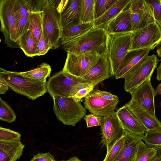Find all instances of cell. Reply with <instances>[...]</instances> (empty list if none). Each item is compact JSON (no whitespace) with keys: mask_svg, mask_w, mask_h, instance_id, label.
<instances>
[{"mask_svg":"<svg viewBox=\"0 0 161 161\" xmlns=\"http://www.w3.org/2000/svg\"></svg>","mask_w":161,"mask_h":161,"instance_id":"obj_51","label":"cell"},{"mask_svg":"<svg viewBox=\"0 0 161 161\" xmlns=\"http://www.w3.org/2000/svg\"><path fill=\"white\" fill-rule=\"evenodd\" d=\"M0 77L14 91L32 100L42 96L47 91L46 82L26 77L20 72L1 68Z\"/></svg>","mask_w":161,"mask_h":161,"instance_id":"obj_2","label":"cell"},{"mask_svg":"<svg viewBox=\"0 0 161 161\" xmlns=\"http://www.w3.org/2000/svg\"><path fill=\"white\" fill-rule=\"evenodd\" d=\"M129 4L116 18L104 27L108 35L133 31Z\"/></svg>","mask_w":161,"mask_h":161,"instance_id":"obj_19","label":"cell"},{"mask_svg":"<svg viewBox=\"0 0 161 161\" xmlns=\"http://www.w3.org/2000/svg\"><path fill=\"white\" fill-rule=\"evenodd\" d=\"M160 0V5H161V0Z\"/></svg>","mask_w":161,"mask_h":161,"instance_id":"obj_50","label":"cell"},{"mask_svg":"<svg viewBox=\"0 0 161 161\" xmlns=\"http://www.w3.org/2000/svg\"><path fill=\"white\" fill-rule=\"evenodd\" d=\"M157 155L161 158V149L157 150Z\"/></svg>","mask_w":161,"mask_h":161,"instance_id":"obj_49","label":"cell"},{"mask_svg":"<svg viewBox=\"0 0 161 161\" xmlns=\"http://www.w3.org/2000/svg\"><path fill=\"white\" fill-rule=\"evenodd\" d=\"M14 10L16 38L19 44V38L28 30L29 17L31 12L25 0H15Z\"/></svg>","mask_w":161,"mask_h":161,"instance_id":"obj_18","label":"cell"},{"mask_svg":"<svg viewBox=\"0 0 161 161\" xmlns=\"http://www.w3.org/2000/svg\"><path fill=\"white\" fill-rule=\"evenodd\" d=\"M116 0H95L94 15L95 19L104 14L115 2Z\"/></svg>","mask_w":161,"mask_h":161,"instance_id":"obj_33","label":"cell"},{"mask_svg":"<svg viewBox=\"0 0 161 161\" xmlns=\"http://www.w3.org/2000/svg\"><path fill=\"white\" fill-rule=\"evenodd\" d=\"M67 53L63 70L80 78L96 63L101 54L95 51H89L79 54Z\"/></svg>","mask_w":161,"mask_h":161,"instance_id":"obj_8","label":"cell"},{"mask_svg":"<svg viewBox=\"0 0 161 161\" xmlns=\"http://www.w3.org/2000/svg\"><path fill=\"white\" fill-rule=\"evenodd\" d=\"M8 87L4 81L0 77V94H4L8 90Z\"/></svg>","mask_w":161,"mask_h":161,"instance_id":"obj_43","label":"cell"},{"mask_svg":"<svg viewBox=\"0 0 161 161\" xmlns=\"http://www.w3.org/2000/svg\"><path fill=\"white\" fill-rule=\"evenodd\" d=\"M125 136L124 145L114 161H134L141 137L133 135L124 129Z\"/></svg>","mask_w":161,"mask_h":161,"instance_id":"obj_20","label":"cell"},{"mask_svg":"<svg viewBox=\"0 0 161 161\" xmlns=\"http://www.w3.org/2000/svg\"><path fill=\"white\" fill-rule=\"evenodd\" d=\"M156 78L158 80H161V65H159L157 69Z\"/></svg>","mask_w":161,"mask_h":161,"instance_id":"obj_44","label":"cell"},{"mask_svg":"<svg viewBox=\"0 0 161 161\" xmlns=\"http://www.w3.org/2000/svg\"><path fill=\"white\" fill-rule=\"evenodd\" d=\"M94 27L93 22H92L80 23L63 28L61 33V45L84 34Z\"/></svg>","mask_w":161,"mask_h":161,"instance_id":"obj_25","label":"cell"},{"mask_svg":"<svg viewBox=\"0 0 161 161\" xmlns=\"http://www.w3.org/2000/svg\"><path fill=\"white\" fill-rule=\"evenodd\" d=\"M132 32L108 35L106 52L111 63L113 76H115L125 57L130 50Z\"/></svg>","mask_w":161,"mask_h":161,"instance_id":"obj_5","label":"cell"},{"mask_svg":"<svg viewBox=\"0 0 161 161\" xmlns=\"http://www.w3.org/2000/svg\"><path fill=\"white\" fill-rule=\"evenodd\" d=\"M119 101L104 100L96 95L92 91L85 97L84 104L85 108L91 114L103 117L115 112Z\"/></svg>","mask_w":161,"mask_h":161,"instance_id":"obj_16","label":"cell"},{"mask_svg":"<svg viewBox=\"0 0 161 161\" xmlns=\"http://www.w3.org/2000/svg\"><path fill=\"white\" fill-rule=\"evenodd\" d=\"M100 130L101 143L106 147L107 154L123 135L124 129L116 112L103 117Z\"/></svg>","mask_w":161,"mask_h":161,"instance_id":"obj_11","label":"cell"},{"mask_svg":"<svg viewBox=\"0 0 161 161\" xmlns=\"http://www.w3.org/2000/svg\"><path fill=\"white\" fill-rule=\"evenodd\" d=\"M161 42V29L156 22L132 32L130 51L149 47L155 48Z\"/></svg>","mask_w":161,"mask_h":161,"instance_id":"obj_10","label":"cell"},{"mask_svg":"<svg viewBox=\"0 0 161 161\" xmlns=\"http://www.w3.org/2000/svg\"><path fill=\"white\" fill-rule=\"evenodd\" d=\"M24 147L20 141L0 140V161H16L23 155Z\"/></svg>","mask_w":161,"mask_h":161,"instance_id":"obj_22","label":"cell"},{"mask_svg":"<svg viewBox=\"0 0 161 161\" xmlns=\"http://www.w3.org/2000/svg\"><path fill=\"white\" fill-rule=\"evenodd\" d=\"M154 48L149 47L130 51L126 55L115 77L116 79L125 78L137 68L148 56L150 51Z\"/></svg>","mask_w":161,"mask_h":161,"instance_id":"obj_15","label":"cell"},{"mask_svg":"<svg viewBox=\"0 0 161 161\" xmlns=\"http://www.w3.org/2000/svg\"><path fill=\"white\" fill-rule=\"evenodd\" d=\"M159 61L156 55H148L140 65L125 78V90L130 94L147 79L151 77Z\"/></svg>","mask_w":161,"mask_h":161,"instance_id":"obj_9","label":"cell"},{"mask_svg":"<svg viewBox=\"0 0 161 161\" xmlns=\"http://www.w3.org/2000/svg\"><path fill=\"white\" fill-rule=\"evenodd\" d=\"M85 120L87 128L96 126H101L103 117L92 114L86 115L83 118Z\"/></svg>","mask_w":161,"mask_h":161,"instance_id":"obj_38","label":"cell"},{"mask_svg":"<svg viewBox=\"0 0 161 161\" xmlns=\"http://www.w3.org/2000/svg\"><path fill=\"white\" fill-rule=\"evenodd\" d=\"M59 161H81L76 156H74L67 160H62Z\"/></svg>","mask_w":161,"mask_h":161,"instance_id":"obj_47","label":"cell"},{"mask_svg":"<svg viewBox=\"0 0 161 161\" xmlns=\"http://www.w3.org/2000/svg\"><path fill=\"white\" fill-rule=\"evenodd\" d=\"M31 11L42 12L49 6L48 0H25Z\"/></svg>","mask_w":161,"mask_h":161,"instance_id":"obj_35","label":"cell"},{"mask_svg":"<svg viewBox=\"0 0 161 161\" xmlns=\"http://www.w3.org/2000/svg\"><path fill=\"white\" fill-rule=\"evenodd\" d=\"M150 77L139 86L131 93V100L155 116L154 97L157 95L153 87Z\"/></svg>","mask_w":161,"mask_h":161,"instance_id":"obj_14","label":"cell"},{"mask_svg":"<svg viewBox=\"0 0 161 161\" xmlns=\"http://www.w3.org/2000/svg\"><path fill=\"white\" fill-rule=\"evenodd\" d=\"M42 13L31 12L29 17L28 30L30 32L36 46L43 34Z\"/></svg>","mask_w":161,"mask_h":161,"instance_id":"obj_26","label":"cell"},{"mask_svg":"<svg viewBox=\"0 0 161 161\" xmlns=\"http://www.w3.org/2000/svg\"><path fill=\"white\" fill-rule=\"evenodd\" d=\"M157 154V150L147 146L141 140L138 144L134 161H151Z\"/></svg>","mask_w":161,"mask_h":161,"instance_id":"obj_31","label":"cell"},{"mask_svg":"<svg viewBox=\"0 0 161 161\" xmlns=\"http://www.w3.org/2000/svg\"><path fill=\"white\" fill-rule=\"evenodd\" d=\"M53 99V110L57 119L64 124L75 126L86 114V111L80 101L73 97L58 95Z\"/></svg>","mask_w":161,"mask_h":161,"instance_id":"obj_4","label":"cell"},{"mask_svg":"<svg viewBox=\"0 0 161 161\" xmlns=\"http://www.w3.org/2000/svg\"><path fill=\"white\" fill-rule=\"evenodd\" d=\"M43 35L50 49L59 46L62 30L60 14L54 8L49 6L42 13Z\"/></svg>","mask_w":161,"mask_h":161,"instance_id":"obj_7","label":"cell"},{"mask_svg":"<svg viewBox=\"0 0 161 161\" xmlns=\"http://www.w3.org/2000/svg\"><path fill=\"white\" fill-rule=\"evenodd\" d=\"M116 113L124 129L140 137L145 135L147 129L125 104L119 108Z\"/></svg>","mask_w":161,"mask_h":161,"instance_id":"obj_17","label":"cell"},{"mask_svg":"<svg viewBox=\"0 0 161 161\" xmlns=\"http://www.w3.org/2000/svg\"><path fill=\"white\" fill-rule=\"evenodd\" d=\"M141 139L148 147L157 150L161 149V127L147 131Z\"/></svg>","mask_w":161,"mask_h":161,"instance_id":"obj_30","label":"cell"},{"mask_svg":"<svg viewBox=\"0 0 161 161\" xmlns=\"http://www.w3.org/2000/svg\"><path fill=\"white\" fill-rule=\"evenodd\" d=\"M131 0H116L104 14L93 21L95 27H104L116 18L128 5Z\"/></svg>","mask_w":161,"mask_h":161,"instance_id":"obj_23","label":"cell"},{"mask_svg":"<svg viewBox=\"0 0 161 161\" xmlns=\"http://www.w3.org/2000/svg\"><path fill=\"white\" fill-rule=\"evenodd\" d=\"M37 47L38 51V56L44 55L50 49L43 34L39 41Z\"/></svg>","mask_w":161,"mask_h":161,"instance_id":"obj_40","label":"cell"},{"mask_svg":"<svg viewBox=\"0 0 161 161\" xmlns=\"http://www.w3.org/2000/svg\"><path fill=\"white\" fill-rule=\"evenodd\" d=\"M31 161H56L53 156L49 152L38 153L33 156Z\"/></svg>","mask_w":161,"mask_h":161,"instance_id":"obj_42","label":"cell"},{"mask_svg":"<svg viewBox=\"0 0 161 161\" xmlns=\"http://www.w3.org/2000/svg\"><path fill=\"white\" fill-rule=\"evenodd\" d=\"M147 131L154 130L161 127V122L155 116L130 100L125 104Z\"/></svg>","mask_w":161,"mask_h":161,"instance_id":"obj_21","label":"cell"},{"mask_svg":"<svg viewBox=\"0 0 161 161\" xmlns=\"http://www.w3.org/2000/svg\"><path fill=\"white\" fill-rule=\"evenodd\" d=\"M15 2V0L0 1V31L4 37V43L12 48H20L16 38Z\"/></svg>","mask_w":161,"mask_h":161,"instance_id":"obj_6","label":"cell"},{"mask_svg":"<svg viewBox=\"0 0 161 161\" xmlns=\"http://www.w3.org/2000/svg\"><path fill=\"white\" fill-rule=\"evenodd\" d=\"M95 0H80L79 18L80 23L93 22L95 19L94 4Z\"/></svg>","mask_w":161,"mask_h":161,"instance_id":"obj_28","label":"cell"},{"mask_svg":"<svg viewBox=\"0 0 161 161\" xmlns=\"http://www.w3.org/2000/svg\"><path fill=\"white\" fill-rule=\"evenodd\" d=\"M155 91L157 95H161V83L157 86Z\"/></svg>","mask_w":161,"mask_h":161,"instance_id":"obj_46","label":"cell"},{"mask_svg":"<svg viewBox=\"0 0 161 161\" xmlns=\"http://www.w3.org/2000/svg\"><path fill=\"white\" fill-rule=\"evenodd\" d=\"M151 161H161V158L157 154L151 160Z\"/></svg>","mask_w":161,"mask_h":161,"instance_id":"obj_48","label":"cell"},{"mask_svg":"<svg viewBox=\"0 0 161 161\" xmlns=\"http://www.w3.org/2000/svg\"><path fill=\"white\" fill-rule=\"evenodd\" d=\"M80 0H69L64 11L60 14V21L62 29L80 23L79 9Z\"/></svg>","mask_w":161,"mask_h":161,"instance_id":"obj_24","label":"cell"},{"mask_svg":"<svg viewBox=\"0 0 161 161\" xmlns=\"http://www.w3.org/2000/svg\"><path fill=\"white\" fill-rule=\"evenodd\" d=\"M16 115L14 110L5 102L0 98V119L9 123L14 122Z\"/></svg>","mask_w":161,"mask_h":161,"instance_id":"obj_32","label":"cell"},{"mask_svg":"<svg viewBox=\"0 0 161 161\" xmlns=\"http://www.w3.org/2000/svg\"><path fill=\"white\" fill-rule=\"evenodd\" d=\"M19 47L28 57L38 56V51L33 38L28 30L20 36L19 40Z\"/></svg>","mask_w":161,"mask_h":161,"instance_id":"obj_27","label":"cell"},{"mask_svg":"<svg viewBox=\"0 0 161 161\" xmlns=\"http://www.w3.org/2000/svg\"><path fill=\"white\" fill-rule=\"evenodd\" d=\"M153 11L156 22L161 29V6L160 0H147Z\"/></svg>","mask_w":161,"mask_h":161,"instance_id":"obj_37","label":"cell"},{"mask_svg":"<svg viewBox=\"0 0 161 161\" xmlns=\"http://www.w3.org/2000/svg\"><path fill=\"white\" fill-rule=\"evenodd\" d=\"M51 71L50 66L46 63H44L36 68L20 73L26 77L46 82L47 77L50 76Z\"/></svg>","mask_w":161,"mask_h":161,"instance_id":"obj_29","label":"cell"},{"mask_svg":"<svg viewBox=\"0 0 161 161\" xmlns=\"http://www.w3.org/2000/svg\"><path fill=\"white\" fill-rule=\"evenodd\" d=\"M21 135L9 129L0 127V140L20 141Z\"/></svg>","mask_w":161,"mask_h":161,"instance_id":"obj_36","label":"cell"},{"mask_svg":"<svg viewBox=\"0 0 161 161\" xmlns=\"http://www.w3.org/2000/svg\"><path fill=\"white\" fill-rule=\"evenodd\" d=\"M91 84L62 70L49 79L47 82V91L51 97L58 95L72 97L80 90Z\"/></svg>","mask_w":161,"mask_h":161,"instance_id":"obj_3","label":"cell"},{"mask_svg":"<svg viewBox=\"0 0 161 161\" xmlns=\"http://www.w3.org/2000/svg\"><path fill=\"white\" fill-rule=\"evenodd\" d=\"M111 76V63L106 51L101 54L96 63L81 78L95 86Z\"/></svg>","mask_w":161,"mask_h":161,"instance_id":"obj_13","label":"cell"},{"mask_svg":"<svg viewBox=\"0 0 161 161\" xmlns=\"http://www.w3.org/2000/svg\"><path fill=\"white\" fill-rule=\"evenodd\" d=\"M125 137L124 134L113 146L108 153L106 154L103 161H114L123 147Z\"/></svg>","mask_w":161,"mask_h":161,"instance_id":"obj_34","label":"cell"},{"mask_svg":"<svg viewBox=\"0 0 161 161\" xmlns=\"http://www.w3.org/2000/svg\"><path fill=\"white\" fill-rule=\"evenodd\" d=\"M92 91L96 95L104 100L110 101L119 100L117 96L114 95L109 92L94 88Z\"/></svg>","mask_w":161,"mask_h":161,"instance_id":"obj_39","label":"cell"},{"mask_svg":"<svg viewBox=\"0 0 161 161\" xmlns=\"http://www.w3.org/2000/svg\"><path fill=\"white\" fill-rule=\"evenodd\" d=\"M156 49L158 56L161 58V42L156 47Z\"/></svg>","mask_w":161,"mask_h":161,"instance_id":"obj_45","label":"cell"},{"mask_svg":"<svg viewBox=\"0 0 161 161\" xmlns=\"http://www.w3.org/2000/svg\"><path fill=\"white\" fill-rule=\"evenodd\" d=\"M129 8L133 31L156 22L153 10L147 0H131Z\"/></svg>","mask_w":161,"mask_h":161,"instance_id":"obj_12","label":"cell"},{"mask_svg":"<svg viewBox=\"0 0 161 161\" xmlns=\"http://www.w3.org/2000/svg\"><path fill=\"white\" fill-rule=\"evenodd\" d=\"M94 86L92 84H91L81 88L72 97L80 101L93 90Z\"/></svg>","mask_w":161,"mask_h":161,"instance_id":"obj_41","label":"cell"},{"mask_svg":"<svg viewBox=\"0 0 161 161\" xmlns=\"http://www.w3.org/2000/svg\"><path fill=\"white\" fill-rule=\"evenodd\" d=\"M108 34L104 27H94L84 34L62 45L67 53L79 54L89 51L101 54L106 51Z\"/></svg>","mask_w":161,"mask_h":161,"instance_id":"obj_1","label":"cell"}]
</instances>
